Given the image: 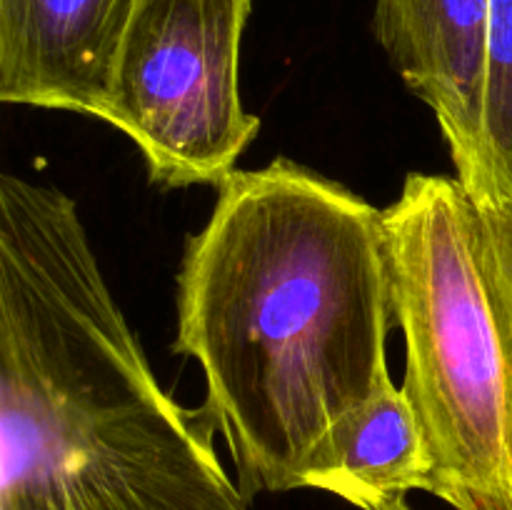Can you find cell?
I'll return each mask as SVG.
<instances>
[{
	"label": "cell",
	"instance_id": "1",
	"mask_svg": "<svg viewBox=\"0 0 512 510\" xmlns=\"http://www.w3.org/2000/svg\"><path fill=\"white\" fill-rule=\"evenodd\" d=\"M383 210L288 158L235 170L185 243L173 350L198 360L238 485L300 488L325 435L390 380Z\"/></svg>",
	"mask_w": 512,
	"mask_h": 510
},
{
	"label": "cell",
	"instance_id": "2",
	"mask_svg": "<svg viewBox=\"0 0 512 510\" xmlns=\"http://www.w3.org/2000/svg\"><path fill=\"white\" fill-rule=\"evenodd\" d=\"M150 368L63 190L0 175V510H253Z\"/></svg>",
	"mask_w": 512,
	"mask_h": 510
},
{
	"label": "cell",
	"instance_id": "3",
	"mask_svg": "<svg viewBox=\"0 0 512 510\" xmlns=\"http://www.w3.org/2000/svg\"><path fill=\"white\" fill-rule=\"evenodd\" d=\"M383 223L428 493L453 510H512V335L485 280L475 200L458 178L410 173Z\"/></svg>",
	"mask_w": 512,
	"mask_h": 510
},
{
	"label": "cell",
	"instance_id": "4",
	"mask_svg": "<svg viewBox=\"0 0 512 510\" xmlns=\"http://www.w3.org/2000/svg\"><path fill=\"white\" fill-rule=\"evenodd\" d=\"M253 0H133L103 120L135 143L150 183L215 185L260 130L240 95Z\"/></svg>",
	"mask_w": 512,
	"mask_h": 510
},
{
	"label": "cell",
	"instance_id": "5",
	"mask_svg": "<svg viewBox=\"0 0 512 510\" xmlns=\"http://www.w3.org/2000/svg\"><path fill=\"white\" fill-rule=\"evenodd\" d=\"M490 0H378L375 35L410 90L433 110L455 178L475 205L495 200L485 143Z\"/></svg>",
	"mask_w": 512,
	"mask_h": 510
},
{
	"label": "cell",
	"instance_id": "6",
	"mask_svg": "<svg viewBox=\"0 0 512 510\" xmlns=\"http://www.w3.org/2000/svg\"><path fill=\"white\" fill-rule=\"evenodd\" d=\"M133 0H0V100L103 120Z\"/></svg>",
	"mask_w": 512,
	"mask_h": 510
},
{
	"label": "cell",
	"instance_id": "7",
	"mask_svg": "<svg viewBox=\"0 0 512 510\" xmlns=\"http://www.w3.org/2000/svg\"><path fill=\"white\" fill-rule=\"evenodd\" d=\"M430 485V453L423 428L393 378L345 415L313 450L300 488H315L363 510H380L410 490Z\"/></svg>",
	"mask_w": 512,
	"mask_h": 510
},
{
	"label": "cell",
	"instance_id": "8",
	"mask_svg": "<svg viewBox=\"0 0 512 510\" xmlns=\"http://www.w3.org/2000/svg\"><path fill=\"white\" fill-rule=\"evenodd\" d=\"M485 143L498 200L512 185V0H490Z\"/></svg>",
	"mask_w": 512,
	"mask_h": 510
},
{
	"label": "cell",
	"instance_id": "9",
	"mask_svg": "<svg viewBox=\"0 0 512 510\" xmlns=\"http://www.w3.org/2000/svg\"><path fill=\"white\" fill-rule=\"evenodd\" d=\"M475 208L485 280L512 335V185L493 205Z\"/></svg>",
	"mask_w": 512,
	"mask_h": 510
},
{
	"label": "cell",
	"instance_id": "10",
	"mask_svg": "<svg viewBox=\"0 0 512 510\" xmlns=\"http://www.w3.org/2000/svg\"><path fill=\"white\" fill-rule=\"evenodd\" d=\"M380 510H415V508H410L408 500L400 498V500H393V503H388L385 508H380Z\"/></svg>",
	"mask_w": 512,
	"mask_h": 510
}]
</instances>
